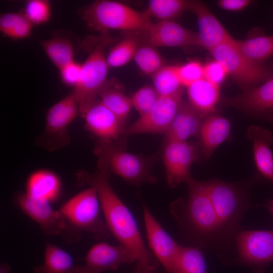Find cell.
Wrapping results in <instances>:
<instances>
[{"label":"cell","mask_w":273,"mask_h":273,"mask_svg":"<svg viewBox=\"0 0 273 273\" xmlns=\"http://www.w3.org/2000/svg\"><path fill=\"white\" fill-rule=\"evenodd\" d=\"M187 201L179 198L171 203L169 211L176 220L182 236L191 246L201 250L229 248L210 197L206 181L192 176L186 181Z\"/></svg>","instance_id":"obj_1"},{"label":"cell","mask_w":273,"mask_h":273,"mask_svg":"<svg viewBox=\"0 0 273 273\" xmlns=\"http://www.w3.org/2000/svg\"><path fill=\"white\" fill-rule=\"evenodd\" d=\"M110 172L99 168L93 173L80 171L77 182L80 186L87 185L98 193L104 219L115 238L135 254L136 263L156 270L159 262L145 245L133 215L121 200L109 182Z\"/></svg>","instance_id":"obj_2"},{"label":"cell","mask_w":273,"mask_h":273,"mask_svg":"<svg viewBox=\"0 0 273 273\" xmlns=\"http://www.w3.org/2000/svg\"><path fill=\"white\" fill-rule=\"evenodd\" d=\"M210 197L229 246L240 231L243 215L251 208L250 184L230 183L217 178L206 181Z\"/></svg>","instance_id":"obj_3"},{"label":"cell","mask_w":273,"mask_h":273,"mask_svg":"<svg viewBox=\"0 0 273 273\" xmlns=\"http://www.w3.org/2000/svg\"><path fill=\"white\" fill-rule=\"evenodd\" d=\"M98 157V168L112 172L128 183L140 186L155 184L157 177L152 172L158 156L134 154L128 152L114 141L99 139L94 148Z\"/></svg>","instance_id":"obj_4"},{"label":"cell","mask_w":273,"mask_h":273,"mask_svg":"<svg viewBox=\"0 0 273 273\" xmlns=\"http://www.w3.org/2000/svg\"><path fill=\"white\" fill-rule=\"evenodd\" d=\"M81 15L89 27L103 34L109 30L143 32L151 22L145 11L114 1L94 2L82 10Z\"/></svg>","instance_id":"obj_5"},{"label":"cell","mask_w":273,"mask_h":273,"mask_svg":"<svg viewBox=\"0 0 273 273\" xmlns=\"http://www.w3.org/2000/svg\"><path fill=\"white\" fill-rule=\"evenodd\" d=\"M59 210L80 232L90 234L97 240L108 239L111 233L101 214V204L96 190L92 187L66 201Z\"/></svg>","instance_id":"obj_6"},{"label":"cell","mask_w":273,"mask_h":273,"mask_svg":"<svg viewBox=\"0 0 273 273\" xmlns=\"http://www.w3.org/2000/svg\"><path fill=\"white\" fill-rule=\"evenodd\" d=\"M209 52L214 59L224 67L228 75L245 91L256 87L271 77L272 71L246 57L234 38Z\"/></svg>","instance_id":"obj_7"},{"label":"cell","mask_w":273,"mask_h":273,"mask_svg":"<svg viewBox=\"0 0 273 273\" xmlns=\"http://www.w3.org/2000/svg\"><path fill=\"white\" fill-rule=\"evenodd\" d=\"M15 202L24 213L40 226L47 236H59L69 244H75L80 241L81 232L59 210H54L50 202L32 198L25 193L17 194Z\"/></svg>","instance_id":"obj_8"},{"label":"cell","mask_w":273,"mask_h":273,"mask_svg":"<svg viewBox=\"0 0 273 273\" xmlns=\"http://www.w3.org/2000/svg\"><path fill=\"white\" fill-rule=\"evenodd\" d=\"M78 112L79 103L72 93L55 104L47 113L44 129L36 140L37 144L49 151L68 145V128Z\"/></svg>","instance_id":"obj_9"},{"label":"cell","mask_w":273,"mask_h":273,"mask_svg":"<svg viewBox=\"0 0 273 273\" xmlns=\"http://www.w3.org/2000/svg\"><path fill=\"white\" fill-rule=\"evenodd\" d=\"M108 39H103L93 47L86 60L81 65L80 80L72 92L77 99L79 105L97 97L108 80L109 68L105 53Z\"/></svg>","instance_id":"obj_10"},{"label":"cell","mask_w":273,"mask_h":273,"mask_svg":"<svg viewBox=\"0 0 273 273\" xmlns=\"http://www.w3.org/2000/svg\"><path fill=\"white\" fill-rule=\"evenodd\" d=\"M235 246L237 261L251 267L253 273H264L273 262V230L240 231Z\"/></svg>","instance_id":"obj_11"},{"label":"cell","mask_w":273,"mask_h":273,"mask_svg":"<svg viewBox=\"0 0 273 273\" xmlns=\"http://www.w3.org/2000/svg\"><path fill=\"white\" fill-rule=\"evenodd\" d=\"M163 146L162 159L167 183L170 188H175L191 177V166L203 159L202 154L197 142L170 141Z\"/></svg>","instance_id":"obj_12"},{"label":"cell","mask_w":273,"mask_h":273,"mask_svg":"<svg viewBox=\"0 0 273 273\" xmlns=\"http://www.w3.org/2000/svg\"><path fill=\"white\" fill-rule=\"evenodd\" d=\"M183 89L170 96L160 97L147 114L126 127L123 136L141 133L165 134L183 101Z\"/></svg>","instance_id":"obj_13"},{"label":"cell","mask_w":273,"mask_h":273,"mask_svg":"<svg viewBox=\"0 0 273 273\" xmlns=\"http://www.w3.org/2000/svg\"><path fill=\"white\" fill-rule=\"evenodd\" d=\"M143 214L149 247L166 273H179L180 246L162 228L146 206Z\"/></svg>","instance_id":"obj_14"},{"label":"cell","mask_w":273,"mask_h":273,"mask_svg":"<svg viewBox=\"0 0 273 273\" xmlns=\"http://www.w3.org/2000/svg\"><path fill=\"white\" fill-rule=\"evenodd\" d=\"M79 113L88 129L99 139L116 143L123 136L126 122L106 107L98 97L79 105Z\"/></svg>","instance_id":"obj_15"},{"label":"cell","mask_w":273,"mask_h":273,"mask_svg":"<svg viewBox=\"0 0 273 273\" xmlns=\"http://www.w3.org/2000/svg\"><path fill=\"white\" fill-rule=\"evenodd\" d=\"M85 262L76 265L75 273H103L116 270L123 264H130L137 259L134 253L120 244L114 246L101 242L93 245L87 252Z\"/></svg>","instance_id":"obj_16"},{"label":"cell","mask_w":273,"mask_h":273,"mask_svg":"<svg viewBox=\"0 0 273 273\" xmlns=\"http://www.w3.org/2000/svg\"><path fill=\"white\" fill-rule=\"evenodd\" d=\"M143 32L148 43L155 47L177 48L199 46L197 33L173 20L151 22Z\"/></svg>","instance_id":"obj_17"},{"label":"cell","mask_w":273,"mask_h":273,"mask_svg":"<svg viewBox=\"0 0 273 273\" xmlns=\"http://www.w3.org/2000/svg\"><path fill=\"white\" fill-rule=\"evenodd\" d=\"M190 10L197 18L199 46L210 51L233 37L202 2L192 1Z\"/></svg>","instance_id":"obj_18"},{"label":"cell","mask_w":273,"mask_h":273,"mask_svg":"<svg viewBox=\"0 0 273 273\" xmlns=\"http://www.w3.org/2000/svg\"><path fill=\"white\" fill-rule=\"evenodd\" d=\"M231 107L254 116H264L273 111V76L261 85L230 99Z\"/></svg>","instance_id":"obj_19"},{"label":"cell","mask_w":273,"mask_h":273,"mask_svg":"<svg viewBox=\"0 0 273 273\" xmlns=\"http://www.w3.org/2000/svg\"><path fill=\"white\" fill-rule=\"evenodd\" d=\"M247 137L252 142L254 161L259 173L273 186V134L268 129L259 125H251Z\"/></svg>","instance_id":"obj_20"},{"label":"cell","mask_w":273,"mask_h":273,"mask_svg":"<svg viewBox=\"0 0 273 273\" xmlns=\"http://www.w3.org/2000/svg\"><path fill=\"white\" fill-rule=\"evenodd\" d=\"M204 119L188 101H183L164 134L163 143L187 141L190 138L198 136Z\"/></svg>","instance_id":"obj_21"},{"label":"cell","mask_w":273,"mask_h":273,"mask_svg":"<svg viewBox=\"0 0 273 273\" xmlns=\"http://www.w3.org/2000/svg\"><path fill=\"white\" fill-rule=\"evenodd\" d=\"M231 128L229 120L222 115L212 113L204 119L197 142L204 159H209L216 148L226 140Z\"/></svg>","instance_id":"obj_22"},{"label":"cell","mask_w":273,"mask_h":273,"mask_svg":"<svg viewBox=\"0 0 273 273\" xmlns=\"http://www.w3.org/2000/svg\"><path fill=\"white\" fill-rule=\"evenodd\" d=\"M186 88L188 102L203 118L213 113L220 99L219 85L203 77Z\"/></svg>","instance_id":"obj_23"},{"label":"cell","mask_w":273,"mask_h":273,"mask_svg":"<svg viewBox=\"0 0 273 273\" xmlns=\"http://www.w3.org/2000/svg\"><path fill=\"white\" fill-rule=\"evenodd\" d=\"M61 190V183L59 177L48 170L34 171L26 181L25 193L27 195L50 203L59 197Z\"/></svg>","instance_id":"obj_24"},{"label":"cell","mask_w":273,"mask_h":273,"mask_svg":"<svg viewBox=\"0 0 273 273\" xmlns=\"http://www.w3.org/2000/svg\"><path fill=\"white\" fill-rule=\"evenodd\" d=\"M76 266L67 252L46 241L43 262L33 268V273H75Z\"/></svg>","instance_id":"obj_25"},{"label":"cell","mask_w":273,"mask_h":273,"mask_svg":"<svg viewBox=\"0 0 273 273\" xmlns=\"http://www.w3.org/2000/svg\"><path fill=\"white\" fill-rule=\"evenodd\" d=\"M102 103L117 117L126 122L132 108L127 97L115 79L108 80L98 94Z\"/></svg>","instance_id":"obj_26"},{"label":"cell","mask_w":273,"mask_h":273,"mask_svg":"<svg viewBox=\"0 0 273 273\" xmlns=\"http://www.w3.org/2000/svg\"><path fill=\"white\" fill-rule=\"evenodd\" d=\"M237 43L243 54L256 63L261 64L273 55V35H258Z\"/></svg>","instance_id":"obj_27"},{"label":"cell","mask_w":273,"mask_h":273,"mask_svg":"<svg viewBox=\"0 0 273 273\" xmlns=\"http://www.w3.org/2000/svg\"><path fill=\"white\" fill-rule=\"evenodd\" d=\"M192 1L186 0H151L144 11L151 18L159 21L173 19L187 10H190Z\"/></svg>","instance_id":"obj_28"},{"label":"cell","mask_w":273,"mask_h":273,"mask_svg":"<svg viewBox=\"0 0 273 273\" xmlns=\"http://www.w3.org/2000/svg\"><path fill=\"white\" fill-rule=\"evenodd\" d=\"M33 26L24 13H8L1 15V33L13 39L29 37L31 35Z\"/></svg>","instance_id":"obj_29"},{"label":"cell","mask_w":273,"mask_h":273,"mask_svg":"<svg viewBox=\"0 0 273 273\" xmlns=\"http://www.w3.org/2000/svg\"><path fill=\"white\" fill-rule=\"evenodd\" d=\"M40 43L48 57L59 70L74 61L73 46L68 39L57 37L41 40Z\"/></svg>","instance_id":"obj_30"},{"label":"cell","mask_w":273,"mask_h":273,"mask_svg":"<svg viewBox=\"0 0 273 273\" xmlns=\"http://www.w3.org/2000/svg\"><path fill=\"white\" fill-rule=\"evenodd\" d=\"M152 77L153 86L160 97L172 96L183 89L177 66L165 65Z\"/></svg>","instance_id":"obj_31"},{"label":"cell","mask_w":273,"mask_h":273,"mask_svg":"<svg viewBox=\"0 0 273 273\" xmlns=\"http://www.w3.org/2000/svg\"><path fill=\"white\" fill-rule=\"evenodd\" d=\"M140 44L138 39L134 36H127L115 45L106 56L109 67L119 68L128 63L133 59Z\"/></svg>","instance_id":"obj_32"},{"label":"cell","mask_w":273,"mask_h":273,"mask_svg":"<svg viewBox=\"0 0 273 273\" xmlns=\"http://www.w3.org/2000/svg\"><path fill=\"white\" fill-rule=\"evenodd\" d=\"M133 60L144 74L151 76L165 66L162 55L156 47L149 43L139 45Z\"/></svg>","instance_id":"obj_33"},{"label":"cell","mask_w":273,"mask_h":273,"mask_svg":"<svg viewBox=\"0 0 273 273\" xmlns=\"http://www.w3.org/2000/svg\"><path fill=\"white\" fill-rule=\"evenodd\" d=\"M178 268L179 273H207L202 250L194 246L180 245Z\"/></svg>","instance_id":"obj_34"},{"label":"cell","mask_w":273,"mask_h":273,"mask_svg":"<svg viewBox=\"0 0 273 273\" xmlns=\"http://www.w3.org/2000/svg\"><path fill=\"white\" fill-rule=\"evenodd\" d=\"M159 97L153 86L146 85L138 89L130 97V99L132 108L141 116L152 109Z\"/></svg>","instance_id":"obj_35"},{"label":"cell","mask_w":273,"mask_h":273,"mask_svg":"<svg viewBox=\"0 0 273 273\" xmlns=\"http://www.w3.org/2000/svg\"><path fill=\"white\" fill-rule=\"evenodd\" d=\"M23 13L33 25L43 24L51 18L50 3L46 0L28 1Z\"/></svg>","instance_id":"obj_36"},{"label":"cell","mask_w":273,"mask_h":273,"mask_svg":"<svg viewBox=\"0 0 273 273\" xmlns=\"http://www.w3.org/2000/svg\"><path fill=\"white\" fill-rule=\"evenodd\" d=\"M179 79L183 86L187 87L204 77V65L196 60L177 66Z\"/></svg>","instance_id":"obj_37"},{"label":"cell","mask_w":273,"mask_h":273,"mask_svg":"<svg viewBox=\"0 0 273 273\" xmlns=\"http://www.w3.org/2000/svg\"><path fill=\"white\" fill-rule=\"evenodd\" d=\"M227 75L224 67L215 59L204 65V77L216 85L219 86Z\"/></svg>","instance_id":"obj_38"},{"label":"cell","mask_w":273,"mask_h":273,"mask_svg":"<svg viewBox=\"0 0 273 273\" xmlns=\"http://www.w3.org/2000/svg\"><path fill=\"white\" fill-rule=\"evenodd\" d=\"M81 65L74 61L60 70L62 82L75 87L78 83L81 72Z\"/></svg>","instance_id":"obj_39"},{"label":"cell","mask_w":273,"mask_h":273,"mask_svg":"<svg viewBox=\"0 0 273 273\" xmlns=\"http://www.w3.org/2000/svg\"><path fill=\"white\" fill-rule=\"evenodd\" d=\"M250 0H219L217 6L221 9L231 12H238L249 6Z\"/></svg>","instance_id":"obj_40"},{"label":"cell","mask_w":273,"mask_h":273,"mask_svg":"<svg viewBox=\"0 0 273 273\" xmlns=\"http://www.w3.org/2000/svg\"><path fill=\"white\" fill-rule=\"evenodd\" d=\"M131 273H156V272H155V270L148 268L136 263V266Z\"/></svg>","instance_id":"obj_41"},{"label":"cell","mask_w":273,"mask_h":273,"mask_svg":"<svg viewBox=\"0 0 273 273\" xmlns=\"http://www.w3.org/2000/svg\"><path fill=\"white\" fill-rule=\"evenodd\" d=\"M11 267L10 265L6 263H2L0 265V273H10Z\"/></svg>","instance_id":"obj_42"},{"label":"cell","mask_w":273,"mask_h":273,"mask_svg":"<svg viewBox=\"0 0 273 273\" xmlns=\"http://www.w3.org/2000/svg\"><path fill=\"white\" fill-rule=\"evenodd\" d=\"M265 206L273 216V198L266 202Z\"/></svg>","instance_id":"obj_43"}]
</instances>
